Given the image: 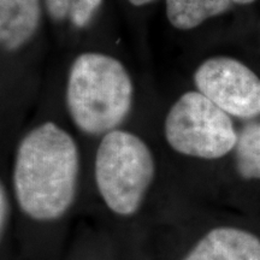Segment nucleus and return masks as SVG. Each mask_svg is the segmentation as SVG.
<instances>
[{"label":"nucleus","mask_w":260,"mask_h":260,"mask_svg":"<svg viewBox=\"0 0 260 260\" xmlns=\"http://www.w3.org/2000/svg\"><path fill=\"white\" fill-rule=\"evenodd\" d=\"M200 93L232 117L254 119L260 116V79L241 61L210 58L195 71Z\"/></svg>","instance_id":"39448f33"},{"label":"nucleus","mask_w":260,"mask_h":260,"mask_svg":"<svg viewBox=\"0 0 260 260\" xmlns=\"http://www.w3.org/2000/svg\"><path fill=\"white\" fill-rule=\"evenodd\" d=\"M232 3V0H167V16L175 28L189 30L225 12Z\"/></svg>","instance_id":"6e6552de"},{"label":"nucleus","mask_w":260,"mask_h":260,"mask_svg":"<svg viewBox=\"0 0 260 260\" xmlns=\"http://www.w3.org/2000/svg\"><path fill=\"white\" fill-rule=\"evenodd\" d=\"M233 3H237V4H241V5H245V4H251V3L255 2V0H232Z\"/></svg>","instance_id":"ddd939ff"},{"label":"nucleus","mask_w":260,"mask_h":260,"mask_svg":"<svg viewBox=\"0 0 260 260\" xmlns=\"http://www.w3.org/2000/svg\"><path fill=\"white\" fill-rule=\"evenodd\" d=\"M71 121L83 134L104 136L119 129L133 107V83L116 58L81 54L71 65L67 87Z\"/></svg>","instance_id":"f03ea898"},{"label":"nucleus","mask_w":260,"mask_h":260,"mask_svg":"<svg viewBox=\"0 0 260 260\" xmlns=\"http://www.w3.org/2000/svg\"><path fill=\"white\" fill-rule=\"evenodd\" d=\"M103 0H45L47 12L53 21H70L83 28L92 21Z\"/></svg>","instance_id":"9d476101"},{"label":"nucleus","mask_w":260,"mask_h":260,"mask_svg":"<svg viewBox=\"0 0 260 260\" xmlns=\"http://www.w3.org/2000/svg\"><path fill=\"white\" fill-rule=\"evenodd\" d=\"M80 181L79 146L57 123H41L19 141L10 188L25 219L37 224L59 222L76 204Z\"/></svg>","instance_id":"f257e3e1"},{"label":"nucleus","mask_w":260,"mask_h":260,"mask_svg":"<svg viewBox=\"0 0 260 260\" xmlns=\"http://www.w3.org/2000/svg\"><path fill=\"white\" fill-rule=\"evenodd\" d=\"M155 178L153 152L139 135L119 128L102 136L94 158L93 181L110 213L121 219L138 216Z\"/></svg>","instance_id":"7ed1b4c3"},{"label":"nucleus","mask_w":260,"mask_h":260,"mask_svg":"<svg viewBox=\"0 0 260 260\" xmlns=\"http://www.w3.org/2000/svg\"><path fill=\"white\" fill-rule=\"evenodd\" d=\"M130 4L135 5V6H142L146 4H149V3L154 2V0H128Z\"/></svg>","instance_id":"f8f14e48"},{"label":"nucleus","mask_w":260,"mask_h":260,"mask_svg":"<svg viewBox=\"0 0 260 260\" xmlns=\"http://www.w3.org/2000/svg\"><path fill=\"white\" fill-rule=\"evenodd\" d=\"M180 260H260V237L242 228L214 226L198 237Z\"/></svg>","instance_id":"423d86ee"},{"label":"nucleus","mask_w":260,"mask_h":260,"mask_svg":"<svg viewBox=\"0 0 260 260\" xmlns=\"http://www.w3.org/2000/svg\"><path fill=\"white\" fill-rule=\"evenodd\" d=\"M41 0H0V41L5 51L23 47L38 31Z\"/></svg>","instance_id":"0eeeda50"},{"label":"nucleus","mask_w":260,"mask_h":260,"mask_svg":"<svg viewBox=\"0 0 260 260\" xmlns=\"http://www.w3.org/2000/svg\"><path fill=\"white\" fill-rule=\"evenodd\" d=\"M237 135L232 116L199 90L182 94L165 117L168 145L188 158L216 160L225 157L235 148Z\"/></svg>","instance_id":"20e7f679"},{"label":"nucleus","mask_w":260,"mask_h":260,"mask_svg":"<svg viewBox=\"0 0 260 260\" xmlns=\"http://www.w3.org/2000/svg\"><path fill=\"white\" fill-rule=\"evenodd\" d=\"M15 206L16 204L11 188L6 182L2 181L0 182V237L2 240H4L9 232Z\"/></svg>","instance_id":"9b49d317"},{"label":"nucleus","mask_w":260,"mask_h":260,"mask_svg":"<svg viewBox=\"0 0 260 260\" xmlns=\"http://www.w3.org/2000/svg\"><path fill=\"white\" fill-rule=\"evenodd\" d=\"M233 152L237 175L246 181H260V122H249L240 130Z\"/></svg>","instance_id":"1a4fd4ad"}]
</instances>
